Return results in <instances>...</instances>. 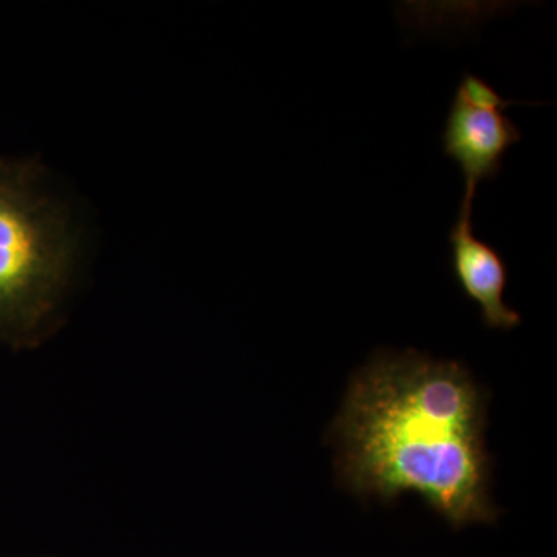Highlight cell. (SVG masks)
Listing matches in <instances>:
<instances>
[{"mask_svg": "<svg viewBox=\"0 0 557 557\" xmlns=\"http://www.w3.org/2000/svg\"><path fill=\"white\" fill-rule=\"evenodd\" d=\"M472 212L458 211L450 228V269L458 287L478 304L483 324L491 330H512L522 324L519 311L505 302L508 265L493 245L472 231Z\"/></svg>", "mask_w": 557, "mask_h": 557, "instance_id": "obj_4", "label": "cell"}, {"mask_svg": "<svg viewBox=\"0 0 557 557\" xmlns=\"http://www.w3.org/2000/svg\"><path fill=\"white\" fill-rule=\"evenodd\" d=\"M36 183L32 164L0 160V339L13 343L38 332L69 263L67 226Z\"/></svg>", "mask_w": 557, "mask_h": 557, "instance_id": "obj_2", "label": "cell"}, {"mask_svg": "<svg viewBox=\"0 0 557 557\" xmlns=\"http://www.w3.org/2000/svg\"><path fill=\"white\" fill-rule=\"evenodd\" d=\"M512 104L516 101L504 100L486 81L471 73L458 84L442 134L443 152L456 161L463 175L458 211L472 212L479 186L500 175L505 156L522 138L518 124L504 113Z\"/></svg>", "mask_w": 557, "mask_h": 557, "instance_id": "obj_3", "label": "cell"}, {"mask_svg": "<svg viewBox=\"0 0 557 557\" xmlns=\"http://www.w3.org/2000/svg\"><path fill=\"white\" fill-rule=\"evenodd\" d=\"M487 394L456 361L380 350L351 379L330 428L341 485L361 498L417 494L460 530L496 522Z\"/></svg>", "mask_w": 557, "mask_h": 557, "instance_id": "obj_1", "label": "cell"}]
</instances>
